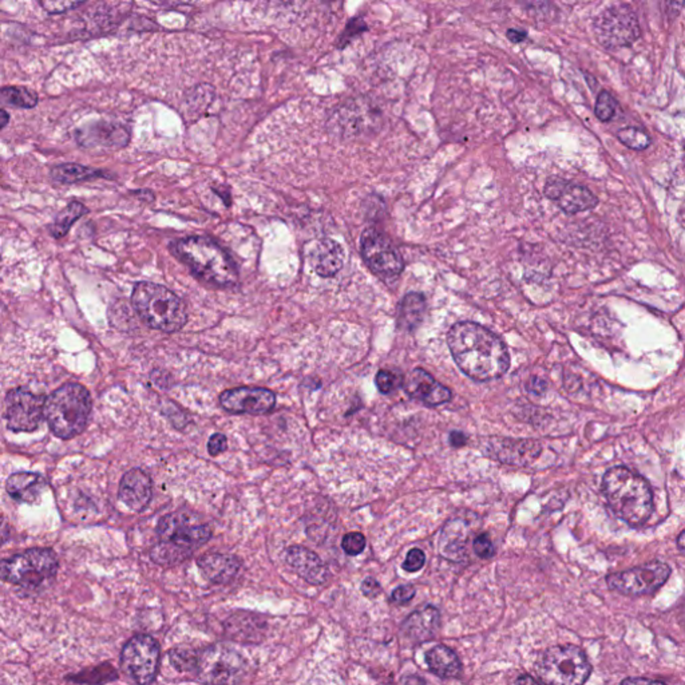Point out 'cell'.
Here are the masks:
<instances>
[{
    "mask_svg": "<svg viewBox=\"0 0 685 685\" xmlns=\"http://www.w3.org/2000/svg\"><path fill=\"white\" fill-rule=\"evenodd\" d=\"M447 344L462 373L474 381H496L509 370L510 355L504 342L481 324H455L447 334Z\"/></svg>",
    "mask_w": 685,
    "mask_h": 685,
    "instance_id": "6da1fadb",
    "label": "cell"
},
{
    "mask_svg": "<svg viewBox=\"0 0 685 685\" xmlns=\"http://www.w3.org/2000/svg\"><path fill=\"white\" fill-rule=\"evenodd\" d=\"M603 491L612 512L631 527H642L653 512V493L647 480L627 469L616 466L604 475Z\"/></svg>",
    "mask_w": 685,
    "mask_h": 685,
    "instance_id": "7a4b0ae2",
    "label": "cell"
},
{
    "mask_svg": "<svg viewBox=\"0 0 685 685\" xmlns=\"http://www.w3.org/2000/svg\"><path fill=\"white\" fill-rule=\"evenodd\" d=\"M174 255L203 281L221 289L234 287L239 272L232 258L219 244L208 237L192 236L174 244Z\"/></svg>",
    "mask_w": 685,
    "mask_h": 685,
    "instance_id": "3957f363",
    "label": "cell"
},
{
    "mask_svg": "<svg viewBox=\"0 0 685 685\" xmlns=\"http://www.w3.org/2000/svg\"><path fill=\"white\" fill-rule=\"evenodd\" d=\"M90 392L77 383L55 389L44 402V418L50 430L61 439H72L85 431L91 414Z\"/></svg>",
    "mask_w": 685,
    "mask_h": 685,
    "instance_id": "277c9868",
    "label": "cell"
},
{
    "mask_svg": "<svg viewBox=\"0 0 685 685\" xmlns=\"http://www.w3.org/2000/svg\"><path fill=\"white\" fill-rule=\"evenodd\" d=\"M132 303L140 318L151 328L162 332H177L187 324L184 302L164 285L138 282Z\"/></svg>",
    "mask_w": 685,
    "mask_h": 685,
    "instance_id": "5b68a950",
    "label": "cell"
},
{
    "mask_svg": "<svg viewBox=\"0 0 685 685\" xmlns=\"http://www.w3.org/2000/svg\"><path fill=\"white\" fill-rule=\"evenodd\" d=\"M57 553L50 548H34L0 561V579L23 588H36L58 572Z\"/></svg>",
    "mask_w": 685,
    "mask_h": 685,
    "instance_id": "8992f818",
    "label": "cell"
},
{
    "mask_svg": "<svg viewBox=\"0 0 685 685\" xmlns=\"http://www.w3.org/2000/svg\"><path fill=\"white\" fill-rule=\"evenodd\" d=\"M541 681L549 684H584L592 673V666L581 648L557 645L543 653L537 663Z\"/></svg>",
    "mask_w": 685,
    "mask_h": 685,
    "instance_id": "52a82bcc",
    "label": "cell"
},
{
    "mask_svg": "<svg viewBox=\"0 0 685 685\" xmlns=\"http://www.w3.org/2000/svg\"><path fill=\"white\" fill-rule=\"evenodd\" d=\"M596 39L605 50L627 47L642 36L639 18L629 4H616L604 10L593 23Z\"/></svg>",
    "mask_w": 685,
    "mask_h": 685,
    "instance_id": "ba28073f",
    "label": "cell"
},
{
    "mask_svg": "<svg viewBox=\"0 0 685 685\" xmlns=\"http://www.w3.org/2000/svg\"><path fill=\"white\" fill-rule=\"evenodd\" d=\"M158 643L148 635H138L125 645L121 653V666L125 673L138 684H151L159 668Z\"/></svg>",
    "mask_w": 685,
    "mask_h": 685,
    "instance_id": "9c48e42d",
    "label": "cell"
},
{
    "mask_svg": "<svg viewBox=\"0 0 685 685\" xmlns=\"http://www.w3.org/2000/svg\"><path fill=\"white\" fill-rule=\"evenodd\" d=\"M671 576V567L664 562H650L643 566L619 572L606 577L609 588L627 596H644L656 592Z\"/></svg>",
    "mask_w": 685,
    "mask_h": 685,
    "instance_id": "30bf717a",
    "label": "cell"
},
{
    "mask_svg": "<svg viewBox=\"0 0 685 685\" xmlns=\"http://www.w3.org/2000/svg\"><path fill=\"white\" fill-rule=\"evenodd\" d=\"M157 533L159 541L173 543L192 553L208 543L212 537V529L208 525L200 524L196 517L181 512H172L162 517L157 527Z\"/></svg>",
    "mask_w": 685,
    "mask_h": 685,
    "instance_id": "8fae6325",
    "label": "cell"
},
{
    "mask_svg": "<svg viewBox=\"0 0 685 685\" xmlns=\"http://www.w3.org/2000/svg\"><path fill=\"white\" fill-rule=\"evenodd\" d=\"M360 250L371 271L384 279H392L404 271V258L389 237L375 229L363 232Z\"/></svg>",
    "mask_w": 685,
    "mask_h": 685,
    "instance_id": "7c38bea8",
    "label": "cell"
},
{
    "mask_svg": "<svg viewBox=\"0 0 685 685\" xmlns=\"http://www.w3.org/2000/svg\"><path fill=\"white\" fill-rule=\"evenodd\" d=\"M198 676L205 682H239L245 672V660L225 647H212L197 658Z\"/></svg>",
    "mask_w": 685,
    "mask_h": 685,
    "instance_id": "4fadbf2b",
    "label": "cell"
},
{
    "mask_svg": "<svg viewBox=\"0 0 685 685\" xmlns=\"http://www.w3.org/2000/svg\"><path fill=\"white\" fill-rule=\"evenodd\" d=\"M44 399L26 389H12L6 397L7 426L14 433H31L44 418Z\"/></svg>",
    "mask_w": 685,
    "mask_h": 685,
    "instance_id": "5bb4252c",
    "label": "cell"
},
{
    "mask_svg": "<svg viewBox=\"0 0 685 685\" xmlns=\"http://www.w3.org/2000/svg\"><path fill=\"white\" fill-rule=\"evenodd\" d=\"M219 404L232 414L264 415L273 410L276 395L261 387H239L222 392Z\"/></svg>",
    "mask_w": 685,
    "mask_h": 685,
    "instance_id": "9a60e30c",
    "label": "cell"
},
{
    "mask_svg": "<svg viewBox=\"0 0 685 685\" xmlns=\"http://www.w3.org/2000/svg\"><path fill=\"white\" fill-rule=\"evenodd\" d=\"M545 195L569 214L590 211L598 204L597 197L589 189L561 179L549 180Z\"/></svg>",
    "mask_w": 685,
    "mask_h": 685,
    "instance_id": "2e32d148",
    "label": "cell"
},
{
    "mask_svg": "<svg viewBox=\"0 0 685 685\" xmlns=\"http://www.w3.org/2000/svg\"><path fill=\"white\" fill-rule=\"evenodd\" d=\"M284 559L297 576L311 585H323L329 580V570L320 557L303 546H291L284 553Z\"/></svg>",
    "mask_w": 685,
    "mask_h": 685,
    "instance_id": "e0dca14e",
    "label": "cell"
},
{
    "mask_svg": "<svg viewBox=\"0 0 685 685\" xmlns=\"http://www.w3.org/2000/svg\"><path fill=\"white\" fill-rule=\"evenodd\" d=\"M404 389L410 396L430 407L447 404L451 399V391L422 368H417L407 376Z\"/></svg>",
    "mask_w": 685,
    "mask_h": 685,
    "instance_id": "ac0fdd59",
    "label": "cell"
},
{
    "mask_svg": "<svg viewBox=\"0 0 685 685\" xmlns=\"http://www.w3.org/2000/svg\"><path fill=\"white\" fill-rule=\"evenodd\" d=\"M119 496L133 512H143L153 496V483L150 477L143 470H130L122 477Z\"/></svg>",
    "mask_w": 685,
    "mask_h": 685,
    "instance_id": "d6986e66",
    "label": "cell"
},
{
    "mask_svg": "<svg viewBox=\"0 0 685 685\" xmlns=\"http://www.w3.org/2000/svg\"><path fill=\"white\" fill-rule=\"evenodd\" d=\"M543 447L532 439H504L493 444V455L502 464L527 466L540 457Z\"/></svg>",
    "mask_w": 685,
    "mask_h": 685,
    "instance_id": "ffe728a7",
    "label": "cell"
},
{
    "mask_svg": "<svg viewBox=\"0 0 685 685\" xmlns=\"http://www.w3.org/2000/svg\"><path fill=\"white\" fill-rule=\"evenodd\" d=\"M197 565L209 581L219 585L231 584L242 569V562L239 558L219 553L200 557Z\"/></svg>",
    "mask_w": 685,
    "mask_h": 685,
    "instance_id": "44dd1931",
    "label": "cell"
},
{
    "mask_svg": "<svg viewBox=\"0 0 685 685\" xmlns=\"http://www.w3.org/2000/svg\"><path fill=\"white\" fill-rule=\"evenodd\" d=\"M469 524L464 520L450 521L439 535V553L444 558L459 562L466 557Z\"/></svg>",
    "mask_w": 685,
    "mask_h": 685,
    "instance_id": "7402d4cb",
    "label": "cell"
},
{
    "mask_svg": "<svg viewBox=\"0 0 685 685\" xmlns=\"http://www.w3.org/2000/svg\"><path fill=\"white\" fill-rule=\"evenodd\" d=\"M46 488V480L35 473H15L6 483L7 493L19 504H36Z\"/></svg>",
    "mask_w": 685,
    "mask_h": 685,
    "instance_id": "603a6c76",
    "label": "cell"
},
{
    "mask_svg": "<svg viewBox=\"0 0 685 685\" xmlns=\"http://www.w3.org/2000/svg\"><path fill=\"white\" fill-rule=\"evenodd\" d=\"M310 261L316 273L323 277L335 276L344 264V250L339 242L323 240L313 248Z\"/></svg>",
    "mask_w": 685,
    "mask_h": 685,
    "instance_id": "cb8c5ba5",
    "label": "cell"
},
{
    "mask_svg": "<svg viewBox=\"0 0 685 685\" xmlns=\"http://www.w3.org/2000/svg\"><path fill=\"white\" fill-rule=\"evenodd\" d=\"M78 141L85 146H125L129 141V133L125 127L112 124H96L78 135Z\"/></svg>",
    "mask_w": 685,
    "mask_h": 685,
    "instance_id": "d4e9b609",
    "label": "cell"
},
{
    "mask_svg": "<svg viewBox=\"0 0 685 685\" xmlns=\"http://www.w3.org/2000/svg\"><path fill=\"white\" fill-rule=\"evenodd\" d=\"M439 627V612L434 606H426L415 612L404 624V632L414 642L422 643L433 639Z\"/></svg>",
    "mask_w": 685,
    "mask_h": 685,
    "instance_id": "484cf974",
    "label": "cell"
},
{
    "mask_svg": "<svg viewBox=\"0 0 685 685\" xmlns=\"http://www.w3.org/2000/svg\"><path fill=\"white\" fill-rule=\"evenodd\" d=\"M428 669L442 679L458 677L462 671L461 661L454 650L444 645H436L426 655Z\"/></svg>",
    "mask_w": 685,
    "mask_h": 685,
    "instance_id": "4316f807",
    "label": "cell"
},
{
    "mask_svg": "<svg viewBox=\"0 0 685 685\" xmlns=\"http://www.w3.org/2000/svg\"><path fill=\"white\" fill-rule=\"evenodd\" d=\"M426 312V300L420 294H409L404 297L399 312V326L412 331L419 326Z\"/></svg>",
    "mask_w": 685,
    "mask_h": 685,
    "instance_id": "83f0119b",
    "label": "cell"
},
{
    "mask_svg": "<svg viewBox=\"0 0 685 685\" xmlns=\"http://www.w3.org/2000/svg\"><path fill=\"white\" fill-rule=\"evenodd\" d=\"M98 170L93 167L83 166L78 164H65L52 167L51 177L61 184H75V182L86 181L99 176Z\"/></svg>",
    "mask_w": 685,
    "mask_h": 685,
    "instance_id": "f1b7e54d",
    "label": "cell"
},
{
    "mask_svg": "<svg viewBox=\"0 0 685 685\" xmlns=\"http://www.w3.org/2000/svg\"><path fill=\"white\" fill-rule=\"evenodd\" d=\"M192 554V551L187 550V549L180 548V546L173 545V543H165V541H159L151 549L150 558L157 565L169 567L181 564L185 559L189 558Z\"/></svg>",
    "mask_w": 685,
    "mask_h": 685,
    "instance_id": "f546056e",
    "label": "cell"
},
{
    "mask_svg": "<svg viewBox=\"0 0 685 685\" xmlns=\"http://www.w3.org/2000/svg\"><path fill=\"white\" fill-rule=\"evenodd\" d=\"M86 212H88V209H86L82 204L78 203V201L70 203L69 205L57 216L54 222H52V236L57 237V239L66 236V235L69 234L72 225L74 224L78 219H81Z\"/></svg>",
    "mask_w": 685,
    "mask_h": 685,
    "instance_id": "4dcf8cb0",
    "label": "cell"
},
{
    "mask_svg": "<svg viewBox=\"0 0 685 685\" xmlns=\"http://www.w3.org/2000/svg\"><path fill=\"white\" fill-rule=\"evenodd\" d=\"M0 101L12 106L31 109L38 104V96L25 88L0 89Z\"/></svg>",
    "mask_w": 685,
    "mask_h": 685,
    "instance_id": "1f68e13d",
    "label": "cell"
},
{
    "mask_svg": "<svg viewBox=\"0 0 685 685\" xmlns=\"http://www.w3.org/2000/svg\"><path fill=\"white\" fill-rule=\"evenodd\" d=\"M617 138L622 145L632 150H645L652 143L648 133L639 127H624L617 133Z\"/></svg>",
    "mask_w": 685,
    "mask_h": 685,
    "instance_id": "d6a6232c",
    "label": "cell"
},
{
    "mask_svg": "<svg viewBox=\"0 0 685 685\" xmlns=\"http://www.w3.org/2000/svg\"><path fill=\"white\" fill-rule=\"evenodd\" d=\"M619 102L608 90H601L596 99L595 114L601 122H609L614 119Z\"/></svg>",
    "mask_w": 685,
    "mask_h": 685,
    "instance_id": "836d02e7",
    "label": "cell"
},
{
    "mask_svg": "<svg viewBox=\"0 0 685 685\" xmlns=\"http://www.w3.org/2000/svg\"><path fill=\"white\" fill-rule=\"evenodd\" d=\"M525 6L530 14H535V18H543V19H550L557 12L551 0H525Z\"/></svg>",
    "mask_w": 685,
    "mask_h": 685,
    "instance_id": "e575fe53",
    "label": "cell"
},
{
    "mask_svg": "<svg viewBox=\"0 0 685 685\" xmlns=\"http://www.w3.org/2000/svg\"><path fill=\"white\" fill-rule=\"evenodd\" d=\"M366 543L367 541L362 533H349L342 538V548L349 556H359L365 550Z\"/></svg>",
    "mask_w": 685,
    "mask_h": 685,
    "instance_id": "d590c367",
    "label": "cell"
},
{
    "mask_svg": "<svg viewBox=\"0 0 685 685\" xmlns=\"http://www.w3.org/2000/svg\"><path fill=\"white\" fill-rule=\"evenodd\" d=\"M375 383L381 394H389L399 387L401 378L391 371L381 370L376 375Z\"/></svg>",
    "mask_w": 685,
    "mask_h": 685,
    "instance_id": "8d00e7d4",
    "label": "cell"
},
{
    "mask_svg": "<svg viewBox=\"0 0 685 685\" xmlns=\"http://www.w3.org/2000/svg\"><path fill=\"white\" fill-rule=\"evenodd\" d=\"M85 0H42V6L50 14H62L81 6Z\"/></svg>",
    "mask_w": 685,
    "mask_h": 685,
    "instance_id": "74e56055",
    "label": "cell"
},
{
    "mask_svg": "<svg viewBox=\"0 0 685 685\" xmlns=\"http://www.w3.org/2000/svg\"><path fill=\"white\" fill-rule=\"evenodd\" d=\"M170 661L179 671H189L193 666H197V660L193 658L192 653L187 652V650H172Z\"/></svg>",
    "mask_w": 685,
    "mask_h": 685,
    "instance_id": "f35d334b",
    "label": "cell"
},
{
    "mask_svg": "<svg viewBox=\"0 0 685 685\" xmlns=\"http://www.w3.org/2000/svg\"><path fill=\"white\" fill-rule=\"evenodd\" d=\"M425 564V553H423L420 549L415 548L409 551L402 567H404V570H407V572H410V573H414V572L422 569L423 565Z\"/></svg>",
    "mask_w": 685,
    "mask_h": 685,
    "instance_id": "ab89813d",
    "label": "cell"
},
{
    "mask_svg": "<svg viewBox=\"0 0 685 685\" xmlns=\"http://www.w3.org/2000/svg\"><path fill=\"white\" fill-rule=\"evenodd\" d=\"M473 549H474L475 553H477L481 558H490L494 554L493 543H491L490 538H489V535H485V533L475 538L474 543H473Z\"/></svg>",
    "mask_w": 685,
    "mask_h": 685,
    "instance_id": "60d3db41",
    "label": "cell"
},
{
    "mask_svg": "<svg viewBox=\"0 0 685 685\" xmlns=\"http://www.w3.org/2000/svg\"><path fill=\"white\" fill-rule=\"evenodd\" d=\"M415 593H417V590H415L414 587H412V585H404V587L396 588V589L392 592L391 600L394 601L395 604L404 605V604L410 603V601L414 598Z\"/></svg>",
    "mask_w": 685,
    "mask_h": 685,
    "instance_id": "b9f144b4",
    "label": "cell"
},
{
    "mask_svg": "<svg viewBox=\"0 0 685 685\" xmlns=\"http://www.w3.org/2000/svg\"><path fill=\"white\" fill-rule=\"evenodd\" d=\"M227 449V439L224 434H213V435L209 438L208 451L212 457L221 454V452H224Z\"/></svg>",
    "mask_w": 685,
    "mask_h": 685,
    "instance_id": "7bdbcfd3",
    "label": "cell"
},
{
    "mask_svg": "<svg viewBox=\"0 0 685 685\" xmlns=\"http://www.w3.org/2000/svg\"><path fill=\"white\" fill-rule=\"evenodd\" d=\"M362 592L366 597L375 598L381 593V587L375 579H366L362 584Z\"/></svg>",
    "mask_w": 685,
    "mask_h": 685,
    "instance_id": "ee69618b",
    "label": "cell"
},
{
    "mask_svg": "<svg viewBox=\"0 0 685 685\" xmlns=\"http://www.w3.org/2000/svg\"><path fill=\"white\" fill-rule=\"evenodd\" d=\"M506 38L509 39L512 43H522V42L527 39V31L520 30V28H509L506 33Z\"/></svg>",
    "mask_w": 685,
    "mask_h": 685,
    "instance_id": "f6af8a7d",
    "label": "cell"
},
{
    "mask_svg": "<svg viewBox=\"0 0 685 685\" xmlns=\"http://www.w3.org/2000/svg\"><path fill=\"white\" fill-rule=\"evenodd\" d=\"M149 2L161 7H177L189 4L190 0H149Z\"/></svg>",
    "mask_w": 685,
    "mask_h": 685,
    "instance_id": "bcb514c9",
    "label": "cell"
},
{
    "mask_svg": "<svg viewBox=\"0 0 685 685\" xmlns=\"http://www.w3.org/2000/svg\"><path fill=\"white\" fill-rule=\"evenodd\" d=\"M467 442V436L465 434L459 433V431H452L450 434V443L454 447L465 446Z\"/></svg>",
    "mask_w": 685,
    "mask_h": 685,
    "instance_id": "7dc6e473",
    "label": "cell"
},
{
    "mask_svg": "<svg viewBox=\"0 0 685 685\" xmlns=\"http://www.w3.org/2000/svg\"><path fill=\"white\" fill-rule=\"evenodd\" d=\"M666 7H668L669 12H671L672 14L674 15V18H676L679 17L680 12H681L684 0H666Z\"/></svg>",
    "mask_w": 685,
    "mask_h": 685,
    "instance_id": "c3c4849f",
    "label": "cell"
},
{
    "mask_svg": "<svg viewBox=\"0 0 685 685\" xmlns=\"http://www.w3.org/2000/svg\"><path fill=\"white\" fill-rule=\"evenodd\" d=\"M546 389V383L543 381H541V379L535 378L532 379V381H530L529 386V391L535 392V394H543V391Z\"/></svg>",
    "mask_w": 685,
    "mask_h": 685,
    "instance_id": "681fc988",
    "label": "cell"
},
{
    "mask_svg": "<svg viewBox=\"0 0 685 685\" xmlns=\"http://www.w3.org/2000/svg\"><path fill=\"white\" fill-rule=\"evenodd\" d=\"M10 537L9 527H7L6 521L4 517L0 516V545H4Z\"/></svg>",
    "mask_w": 685,
    "mask_h": 685,
    "instance_id": "f907efd6",
    "label": "cell"
},
{
    "mask_svg": "<svg viewBox=\"0 0 685 685\" xmlns=\"http://www.w3.org/2000/svg\"><path fill=\"white\" fill-rule=\"evenodd\" d=\"M10 121V116L7 114V112H4V109H0V130L4 129V127H7V124H9Z\"/></svg>",
    "mask_w": 685,
    "mask_h": 685,
    "instance_id": "816d5d0a",
    "label": "cell"
},
{
    "mask_svg": "<svg viewBox=\"0 0 685 685\" xmlns=\"http://www.w3.org/2000/svg\"><path fill=\"white\" fill-rule=\"evenodd\" d=\"M624 682H656V681L655 680L627 679V680H624Z\"/></svg>",
    "mask_w": 685,
    "mask_h": 685,
    "instance_id": "f5cc1de1",
    "label": "cell"
},
{
    "mask_svg": "<svg viewBox=\"0 0 685 685\" xmlns=\"http://www.w3.org/2000/svg\"><path fill=\"white\" fill-rule=\"evenodd\" d=\"M517 682H535L537 680L533 679V677H520V679L516 680Z\"/></svg>",
    "mask_w": 685,
    "mask_h": 685,
    "instance_id": "db71d44e",
    "label": "cell"
},
{
    "mask_svg": "<svg viewBox=\"0 0 685 685\" xmlns=\"http://www.w3.org/2000/svg\"><path fill=\"white\" fill-rule=\"evenodd\" d=\"M684 533H681V535H679V548L680 550H684V543H682V541H684Z\"/></svg>",
    "mask_w": 685,
    "mask_h": 685,
    "instance_id": "11a10c76",
    "label": "cell"
}]
</instances>
